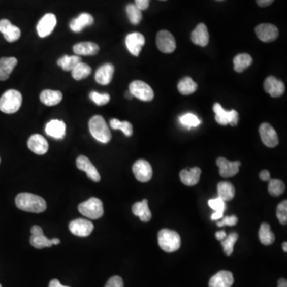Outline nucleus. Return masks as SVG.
Wrapping results in <instances>:
<instances>
[{"mask_svg":"<svg viewBox=\"0 0 287 287\" xmlns=\"http://www.w3.org/2000/svg\"><path fill=\"white\" fill-rule=\"evenodd\" d=\"M227 234L225 231H219L215 233V237L218 240L222 241L226 238Z\"/></svg>","mask_w":287,"mask_h":287,"instance_id":"864d4df0","label":"nucleus"},{"mask_svg":"<svg viewBox=\"0 0 287 287\" xmlns=\"http://www.w3.org/2000/svg\"><path fill=\"white\" fill-rule=\"evenodd\" d=\"M234 283V277L232 272L221 271L211 277L209 287H232Z\"/></svg>","mask_w":287,"mask_h":287,"instance_id":"4be33fe9","label":"nucleus"},{"mask_svg":"<svg viewBox=\"0 0 287 287\" xmlns=\"http://www.w3.org/2000/svg\"><path fill=\"white\" fill-rule=\"evenodd\" d=\"M31 237L30 244L36 249H43L53 246L52 239H49L43 234V229L39 226H33L30 230Z\"/></svg>","mask_w":287,"mask_h":287,"instance_id":"f8f14e48","label":"nucleus"},{"mask_svg":"<svg viewBox=\"0 0 287 287\" xmlns=\"http://www.w3.org/2000/svg\"><path fill=\"white\" fill-rule=\"evenodd\" d=\"M238 218L235 215H232V216H225L222 217V221L217 222V226L224 227V226H235L237 225Z\"/></svg>","mask_w":287,"mask_h":287,"instance_id":"a18cd8bd","label":"nucleus"},{"mask_svg":"<svg viewBox=\"0 0 287 287\" xmlns=\"http://www.w3.org/2000/svg\"><path fill=\"white\" fill-rule=\"evenodd\" d=\"M191 39L193 43L200 47H206L209 42V34L208 28L204 23H200L192 33Z\"/></svg>","mask_w":287,"mask_h":287,"instance_id":"b1692460","label":"nucleus"},{"mask_svg":"<svg viewBox=\"0 0 287 287\" xmlns=\"http://www.w3.org/2000/svg\"><path fill=\"white\" fill-rule=\"evenodd\" d=\"M124 96H125V98L127 99H133V98H134L133 94H132V93H130V90L127 91V92H126L125 95H124Z\"/></svg>","mask_w":287,"mask_h":287,"instance_id":"6e6d98bb","label":"nucleus"},{"mask_svg":"<svg viewBox=\"0 0 287 287\" xmlns=\"http://www.w3.org/2000/svg\"><path fill=\"white\" fill-rule=\"evenodd\" d=\"M78 211L84 216L91 219H100L104 214L102 200L92 197L78 205Z\"/></svg>","mask_w":287,"mask_h":287,"instance_id":"39448f33","label":"nucleus"},{"mask_svg":"<svg viewBox=\"0 0 287 287\" xmlns=\"http://www.w3.org/2000/svg\"><path fill=\"white\" fill-rule=\"evenodd\" d=\"M52 242L53 245H58L60 244V242H61V241H60L59 239H57V238H55V239H52Z\"/></svg>","mask_w":287,"mask_h":287,"instance_id":"4d7b16f0","label":"nucleus"},{"mask_svg":"<svg viewBox=\"0 0 287 287\" xmlns=\"http://www.w3.org/2000/svg\"><path fill=\"white\" fill-rule=\"evenodd\" d=\"M28 148L34 153L37 155H44L48 151L49 145L45 137L40 134H34L27 141Z\"/></svg>","mask_w":287,"mask_h":287,"instance_id":"6ab92c4d","label":"nucleus"},{"mask_svg":"<svg viewBox=\"0 0 287 287\" xmlns=\"http://www.w3.org/2000/svg\"><path fill=\"white\" fill-rule=\"evenodd\" d=\"M282 249H283L284 251L287 252V243L286 242H284L282 243Z\"/></svg>","mask_w":287,"mask_h":287,"instance_id":"13d9d810","label":"nucleus"},{"mask_svg":"<svg viewBox=\"0 0 287 287\" xmlns=\"http://www.w3.org/2000/svg\"><path fill=\"white\" fill-rule=\"evenodd\" d=\"M225 211H215V213L212 214L211 215V219L213 220H218V219H222V215H224Z\"/></svg>","mask_w":287,"mask_h":287,"instance_id":"3c124183","label":"nucleus"},{"mask_svg":"<svg viewBox=\"0 0 287 287\" xmlns=\"http://www.w3.org/2000/svg\"><path fill=\"white\" fill-rule=\"evenodd\" d=\"M149 3H150V0H135V5L141 11L146 10L149 6Z\"/></svg>","mask_w":287,"mask_h":287,"instance_id":"de8ad7c7","label":"nucleus"},{"mask_svg":"<svg viewBox=\"0 0 287 287\" xmlns=\"http://www.w3.org/2000/svg\"><path fill=\"white\" fill-rule=\"evenodd\" d=\"M76 165L77 168L85 172L91 180H93V182L100 181L101 176L99 171L97 170L94 165L91 163L90 161L86 156H78L76 161Z\"/></svg>","mask_w":287,"mask_h":287,"instance_id":"f3484780","label":"nucleus"},{"mask_svg":"<svg viewBox=\"0 0 287 287\" xmlns=\"http://www.w3.org/2000/svg\"><path fill=\"white\" fill-rule=\"evenodd\" d=\"M0 162H1V160H0Z\"/></svg>","mask_w":287,"mask_h":287,"instance_id":"680f3d73","label":"nucleus"},{"mask_svg":"<svg viewBox=\"0 0 287 287\" xmlns=\"http://www.w3.org/2000/svg\"><path fill=\"white\" fill-rule=\"evenodd\" d=\"M180 121L183 125L187 126L188 128L197 127V126L200 125V123H201L200 119L196 115L190 113H186V114L181 116L180 117Z\"/></svg>","mask_w":287,"mask_h":287,"instance_id":"a19ab883","label":"nucleus"},{"mask_svg":"<svg viewBox=\"0 0 287 287\" xmlns=\"http://www.w3.org/2000/svg\"><path fill=\"white\" fill-rule=\"evenodd\" d=\"M0 32L4 35L6 40L9 43L17 41L21 36L20 29L12 24L8 19L0 20Z\"/></svg>","mask_w":287,"mask_h":287,"instance_id":"a211bd4d","label":"nucleus"},{"mask_svg":"<svg viewBox=\"0 0 287 287\" xmlns=\"http://www.w3.org/2000/svg\"><path fill=\"white\" fill-rule=\"evenodd\" d=\"M17 208L22 211L41 213L47 209V203L43 197L29 193H19L15 198Z\"/></svg>","mask_w":287,"mask_h":287,"instance_id":"f257e3e1","label":"nucleus"},{"mask_svg":"<svg viewBox=\"0 0 287 287\" xmlns=\"http://www.w3.org/2000/svg\"><path fill=\"white\" fill-rule=\"evenodd\" d=\"M264 89L273 98H278L285 92L283 82L273 76L268 77L264 82Z\"/></svg>","mask_w":287,"mask_h":287,"instance_id":"412c9836","label":"nucleus"},{"mask_svg":"<svg viewBox=\"0 0 287 287\" xmlns=\"http://www.w3.org/2000/svg\"><path fill=\"white\" fill-rule=\"evenodd\" d=\"M158 243L164 251H176L179 250L181 244V239L179 234L169 229H162L158 233Z\"/></svg>","mask_w":287,"mask_h":287,"instance_id":"20e7f679","label":"nucleus"},{"mask_svg":"<svg viewBox=\"0 0 287 287\" xmlns=\"http://www.w3.org/2000/svg\"><path fill=\"white\" fill-rule=\"evenodd\" d=\"M91 100L98 106H105L110 101V96L108 93H99L98 92H92L89 94Z\"/></svg>","mask_w":287,"mask_h":287,"instance_id":"79ce46f5","label":"nucleus"},{"mask_svg":"<svg viewBox=\"0 0 287 287\" xmlns=\"http://www.w3.org/2000/svg\"><path fill=\"white\" fill-rule=\"evenodd\" d=\"M92 72V69L86 63H78L76 67L71 71L73 78L77 81L85 79L87 78Z\"/></svg>","mask_w":287,"mask_h":287,"instance_id":"c9c22d12","label":"nucleus"},{"mask_svg":"<svg viewBox=\"0 0 287 287\" xmlns=\"http://www.w3.org/2000/svg\"><path fill=\"white\" fill-rule=\"evenodd\" d=\"M217 191L219 198L222 199L224 201L232 200L235 197V187L229 182L224 181L218 183Z\"/></svg>","mask_w":287,"mask_h":287,"instance_id":"7c9ffc66","label":"nucleus"},{"mask_svg":"<svg viewBox=\"0 0 287 287\" xmlns=\"http://www.w3.org/2000/svg\"><path fill=\"white\" fill-rule=\"evenodd\" d=\"M256 36L264 43H271L276 40L278 36V30L276 26L269 23L259 25L256 28Z\"/></svg>","mask_w":287,"mask_h":287,"instance_id":"4468645a","label":"nucleus"},{"mask_svg":"<svg viewBox=\"0 0 287 287\" xmlns=\"http://www.w3.org/2000/svg\"><path fill=\"white\" fill-rule=\"evenodd\" d=\"M162 1H165V0H162Z\"/></svg>","mask_w":287,"mask_h":287,"instance_id":"052dcab7","label":"nucleus"},{"mask_svg":"<svg viewBox=\"0 0 287 287\" xmlns=\"http://www.w3.org/2000/svg\"><path fill=\"white\" fill-rule=\"evenodd\" d=\"M0 287H3L2 285H1V284H0Z\"/></svg>","mask_w":287,"mask_h":287,"instance_id":"bf43d9fd","label":"nucleus"},{"mask_svg":"<svg viewBox=\"0 0 287 287\" xmlns=\"http://www.w3.org/2000/svg\"><path fill=\"white\" fill-rule=\"evenodd\" d=\"M285 189V183L282 180L273 179L269 181V193L273 197H279L283 194Z\"/></svg>","mask_w":287,"mask_h":287,"instance_id":"ea45409f","label":"nucleus"},{"mask_svg":"<svg viewBox=\"0 0 287 287\" xmlns=\"http://www.w3.org/2000/svg\"><path fill=\"white\" fill-rule=\"evenodd\" d=\"M259 237L260 242L266 246L272 244L275 240V235L271 231V226L267 222H263L260 226Z\"/></svg>","mask_w":287,"mask_h":287,"instance_id":"473e14b6","label":"nucleus"},{"mask_svg":"<svg viewBox=\"0 0 287 287\" xmlns=\"http://www.w3.org/2000/svg\"><path fill=\"white\" fill-rule=\"evenodd\" d=\"M216 165L219 169V175L222 177L228 178L237 174L241 163L239 162H231L225 158L219 157L217 159Z\"/></svg>","mask_w":287,"mask_h":287,"instance_id":"dca6fc26","label":"nucleus"},{"mask_svg":"<svg viewBox=\"0 0 287 287\" xmlns=\"http://www.w3.org/2000/svg\"><path fill=\"white\" fill-rule=\"evenodd\" d=\"M80 62H82V58L79 56L65 55L57 61V65L61 67L63 71H71Z\"/></svg>","mask_w":287,"mask_h":287,"instance_id":"72a5a7b5","label":"nucleus"},{"mask_svg":"<svg viewBox=\"0 0 287 287\" xmlns=\"http://www.w3.org/2000/svg\"><path fill=\"white\" fill-rule=\"evenodd\" d=\"M69 228L73 235L79 237H87L93 232V222L85 219H77L71 221L69 225Z\"/></svg>","mask_w":287,"mask_h":287,"instance_id":"1a4fd4ad","label":"nucleus"},{"mask_svg":"<svg viewBox=\"0 0 287 287\" xmlns=\"http://www.w3.org/2000/svg\"><path fill=\"white\" fill-rule=\"evenodd\" d=\"M113 74L114 67L110 63H106L98 69L95 74V80L100 85H109L113 79Z\"/></svg>","mask_w":287,"mask_h":287,"instance_id":"5701e85b","label":"nucleus"},{"mask_svg":"<svg viewBox=\"0 0 287 287\" xmlns=\"http://www.w3.org/2000/svg\"><path fill=\"white\" fill-rule=\"evenodd\" d=\"M49 287H70L66 286V285H61V282L57 279H53L50 281L49 284Z\"/></svg>","mask_w":287,"mask_h":287,"instance_id":"603ef678","label":"nucleus"},{"mask_svg":"<svg viewBox=\"0 0 287 287\" xmlns=\"http://www.w3.org/2000/svg\"><path fill=\"white\" fill-rule=\"evenodd\" d=\"M145 43V39L144 36L137 32L130 34L125 39L126 47L128 48L129 51L136 57L139 55Z\"/></svg>","mask_w":287,"mask_h":287,"instance_id":"2eb2a0df","label":"nucleus"},{"mask_svg":"<svg viewBox=\"0 0 287 287\" xmlns=\"http://www.w3.org/2000/svg\"><path fill=\"white\" fill-rule=\"evenodd\" d=\"M233 62L235 71L236 72L241 73L251 65L253 59L250 54H239L235 56Z\"/></svg>","mask_w":287,"mask_h":287,"instance_id":"2f4dec72","label":"nucleus"},{"mask_svg":"<svg viewBox=\"0 0 287 287\" xmlns=\"http://www.w3.org/2000/svg\"><path fill=\"white\" fill-rule=\"evenodd\" d=\"M74 54L78 56L95 55L99 52V45L92 42H83L77 43L73 47Z\"/></svg>","mask_w":287,"mask_h":287,"instance_id":"393cba45","label":"nucleus"},{"mask_svg":"<svg viewBox=\"0 0 287 287\" xmlns=\"http://www.w3.org/2000/svg\"><path fill=\"white\" fill-rule=\"evenodd\" d=\"M213 111L215 113V120L221 125H227L228 124L232 126L237 125L239 121V113L237 111H227L219 103L214 105Z\"/></svg>","mask_w":287,"mask_h":287,"instance_id":"423d86ee","label":"nucleus"},{"mask_svg":"<svg viewBox=\"0 0 287 287\" xmlns=\"http://www.w3.org/2000/svg\"><path fill=\"white\" fill-rule=\"evenodd\" d=\"M156 42L158 49L165 54H170L176 50V40L168 30H160L156 35Z\"/></svg>","mask_w":287,"mask_h":287,"instance_id":"6e6552de","label":"nucleus"},{"mask_svg":"<svg viewBox=\"0 0 287 287\" xmlns=\"http://www.w3.org/2000/svg\"><path fill=\"white\" fill-rule=\"evenodd\" d=\"M57 24V19L54 14L45 15L37 25V32L39 37L45 38L52 33Z\"/></svg>","mask_w":287,"mask_h":287,"instance_id":"ddd939ff","label":"nucleus"},{"mask_svg":"<svg viewBox=\"0 0 287 287\" xmlns=\"http://www.w3.org/2000/svg\"><path fill=\"white\" fill-rule=\"evenodd\" d=\"M262 141L266 146L274 148L278 145V137L276 131L268 123H263L260 127Z\"/></svg>","mask_w":287,"mask_h":287,"instance_id":"9b49d317","label":"nucleus"},{"mask_svg":"<svg viewBox=\"0 0 287 287\" xmlns=\"http://www.w3.org/2000/svg\"><path fill=\"white\" fill-rule=\"evenodd\" d=\"M132 211L136 216L139 217L142 222H148L152 219V213L148 208V200L146 199L143 200L141 202L134 204Z\"/></svg>","mask_w":287,"mask_h":287,"instance_id":"c85d7f7f","label":"nucleus"},{"mask_svg":"<svg viewBox=\"0 0 287 287\" xmlns=\"http://www.w3.org/2000/svg\"><path fill=\"white\" fill-rule=\"evenodd\" d=\"M105 287H124V282L120 276H113L108 280Z\"/></svg>","mask_w":287,"mask_h":287,"instance_id":"49530a36","label":"nucleus"},{"mask_svg":"<svg viewBox=\"0 0 287 287\" xmlns=\"http://www.w3.org/2000/svg\"><path fill=\"white\" fill-rule=\"evenodd\" d=\"M277 218L279 220L280 224L282 225H286L287 222V201L284 200L280 203L277 207Z\"/></svg>","mask_w":287,"mask_h":287,"instance_id":"37998d69","label":"nucleus"},{"mask_svg":"<svg viewBox=\"0 0 287 287\" xmlns=\"http://www.w3.org/2000/svg\"><path fill=\"white\" fill-rule=\"evenodd\" d=\"M62 100V93L60 91L45 89L40 94V101L47 106H54L59 104Z\"/></svg>","mask_w":287,"mask_h":287,"instance_id":"c756f323","label":"nucleus"},{"mask_svg":"<svg viewBox=\"0 0 287 287\" xmlns=\"http://www.w3.org/2000/svg\"><path fill=\"white\" fill-rule=\"evenodd\" d=\"M18 60L14 57L0 58V81H6L16 67Z\"/></svg>","mask_w":287,"mask_h":287,"instance_id":"cd10ccee","label":"nucleus"},{"mask_svg":"<svg viewBox=\"0 0 287 287\" xmlns=\"http://www.w3.org/2000/svg\"><path fill=\"white\" fill-rule=\"evenodd\" d=\"M238 238H239V235L233 232V233L229 234L224 240L221 241V244L227 256H231L233 253L234 246L237 242Z\"/></svg>","mask_w":287,"mask_h":287,"instance_id":"4c0bfd02","label":"nucleus"},{"mask_svg":"<svg viewBox=\"0 0 287 287\" xmlns=\"http://www.w3.org/2000/svg\"><path fill=\"white\" fill-rule=\"evenodd\" d=\"M22 96L15 89H9L0 98V110L7 114L16 113L22 106Z\"/></svg>","mask_w":287,"mask_h":287,"instance_id":"7ed1b4c3","label":"nucleus"},{"mask_svg":"<svg viewBox=\"0 0 287 287\" xmlns=\"http://www.w3.org/2000/svg\"><path fill=\"white\" fill-rule=\"evenodd\" d=\"M89 132L97 141L103 144L110 142L112 138L111 132L106 120L100 115H95L89 122Z\"/></svg>","mask_w":287,"mask_h":287,"instance_id":"f03ea898","label":"nucleus"},{"mask_svg":"<svg viewBox=\"0 0 287 287\" xmlns=\"http://www.w3.org/2000/svg\"><path fill=\"white\" fill-rule=\"evenodd\" d=\"M208 205H209L210 208H212L215 211H225V209H226L225 201H224L219 197L210 200L208 201Z\"/></svg>","mask_w":287,"mask_h":287,"instance_id":"c03bdc74","label":"nucleus"},{"mask_svg":"<svg viewBox=\"0 0 287 287\" xmlns=\"http://www.w3.org/2000/svg\"><path fill=\"white\" fill-rule=\"evenodd\" d=\"M278 287H287V281L285 278H280L278 281Z\"/></svg>","mask_w":287,"mask_h":287,"instance_id":"5fc2aeb1","label":"nucleus"},{"mask_svg":"<svg viewBox=\"0 0 287 287\" xmlns=\"http://www.w3.org/2000/svg\"><path fill=\"white\" fill-rule=\"evenodd\" d=\"M274 1V0H256L258 5L260 6L262 8H265L267 6L271 5Z\"/></svg>","mask_w":287,"mask_h":287,"instance_id":"8fccbe9b","label":"nucleus"},{"mask_svg":"<svg viewBox=\"0 0 287 287\" xmlns=\"http://www.w3.org/2000/svg\"><path fill=\"white\" fill-rule=\"evenodd\" d=\"M110 126L113 130H120L126 137H131L133 135V125L129 121H120L117 119H112L110 120Z\"/></svg>","mask_w":287,"mask_h":287,"instance_id":"e433bc0d","label":"nucleus"},{"mask_svg":"<svg viewBox=\"0 0 287 287\" xmlns=\"http://www.w3.org/2000/svg\"><path fill=\"white\" fill-rule=\"evenodd\" d=\"M126 12L128 15L129 19L132 24H139L141 19H142V13L141 11L137 8L135 4H129L126 7Z\"/></svg>","mask_w":287,"mask_h":287,"instance_id":"58836bf2","label":"nucleus"},{"mask_svg":"<svg viewBox=\"0 0 287 287\" xmlns=\"http://www.w3.org/2000/svg\"><path fill=\"white\" fill-rule=\"evenodd\" d=\"M201 169L198 167L191 169H183L180 172V180L187 186H194L200 181Z\"/></svg>","mask_w":287,"mask_h":287,"instance_id":"a878e982","label":"nucleus"},{"mask_svg":"<svg viewBox=\"0 0 287 287\" xmlns=\"http://www.w3.org/2000/svg\"><path fill=\"white\" fill-rule=\"evenodd\" d=\"M93 21L94 20L92 15L88 13H82L71 21L70 27L73 31L78 33L82 31L86 26L93 24Z\"/></svg>","mask_w":287,"mask_h":287,"instance_id":"bb28decb","label":"nucleus"},{"mask_svg":"<svg viewBox=\"0 0 287 287\" xmlns=\"http://www.w3.org/2000/svg\"><path fill=\"white\" fill-rule=\"evenodd\" d=\"M133 172L138 181L145 183L152 179V169L150 164L145 160H138L133 166Z\"/></svg>","mask_w":287,"mask_h":287,"instance_id":"9d476101","label":"nucleus"},{"mask_svg":"<svg viewBox=\"0 0 287 287\" xmlns=\"http://www.w3.org/2000/svg\"><path fill=\"white\" fill-rule=\"evenodd\" d=\"M130 92L133 96L143 102H150L154 98V92L150 85L142 81H134L131 82Z\"/></svg>","mask_w":287,"mask_h":287,"instance_id":"0eeeda50","label":"nucleus"},{"mask_svg":"<svg viewBox=\"0 0 287 287\" xmlns=\"http://www.w3.org/2000/svg\"><path fill=\"white\" fill-rule=\"evenodd\" d=\"M260 177L263 181H270L271 180V174H270L269 171L267 170L262 171L260 172Z\"/></svg>","mask_w":287,"mask_h":287,"instance_id":"09e8293b","label":"nucleus"},{"mask_svg":"<svg viewBox=\"0 0 287 287\" xmlns=\"http://www.w3.org/2000/svg\"><path fill=\"white\" fill-rule=\"evenodd\" d=\"M178 90L181 94L190 95L197 89V84L190 77H186L178 83Z\"/></svg>","mask_w":287,"mask_h":287,"instance_id":"f704fd0d","label":"nucleus"},{"mask_svg":"<svg viewBox=\"0 0 287 287\" xmlns=\"http://www.w3.org/2000/svg\"><path fill=\"white\" fill-rule=\"evenodd\" d=\"M45 131L47 135L55 138V139H63L66 135L67 126L62 120H51L47 123L45 128Z\"/></svg>","mask_w":287,"mask_h":287,"instance_id":"aec40b11","label":"nucleus"}]
</instances>
